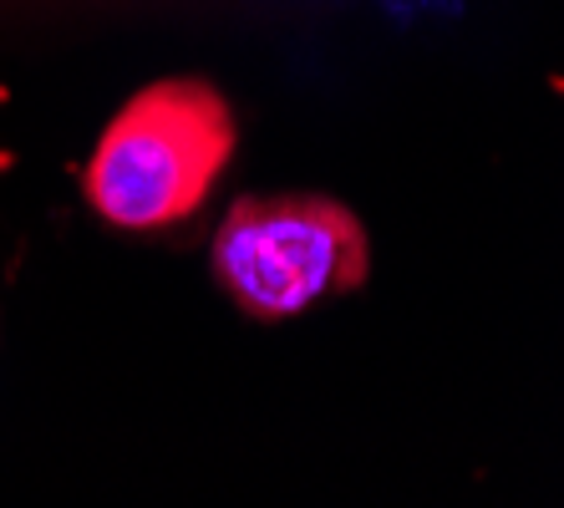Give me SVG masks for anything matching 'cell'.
Segmentation results:
<instances>
[{"mask_svg": "<svg viewBox=\"0 0 564 508\" xmlns=\"http://www.w3.org/2000/svg\"><path fill=\"white\" fill-rule=\"evenodd\" d=\"M235 112L209 82H153L122 102L87 158L82 194L112 229H163L209 198L235 158Z\"/></svg>", "mask_w": 564, "mask_h": 508, "instance_id": "cell-1", "label": "cell"}, {"mask_svg": "<svg viewBox=\"0 0 564 508\" xmlns=\"http://www.w3.org/2000/svg\"><path fill=\"white\" fill-rule=\"evenodd\" d=\"M214 274L245 315L285 321L321 295L367 285L371 239L336 198H239L214 235Z\"/></svg>", "mask_w": 564, "mask_h": 508, "instance_id": "cell-2", "label": "cell"}]
</instances>
